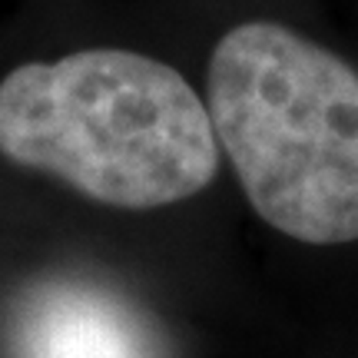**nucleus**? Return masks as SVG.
<instances>
[{
	"label": "nucleus",
	"mask_w": 358,
	"mask_h": 358,
	"mask_svg": "<svg viewBox=\"0 0 358 358\" xmlns=\"http://www.w3.org/2000/svg\"><path fill=\"white\" fill-rule=\"evenodd\" d=\"M206 100L163 60L116 47L24 64L0 80V156L113 209H159L219 173Z\"/></svg>",
	"instance_id": "f257e3e1"
},
{
	"label": "nucleus",
	"mask_w": 358,
	"mask_h": 358,
	"mask_svg": "<svg viewBox=\"0 0 358 358\" xmlns=\"http://www.w3.org/2000/svg\"><path fill=\"white\" fill-rule=\"evenodd\" d=\"M13 358H163L153 322L93 282H47L27 292L10 325Z\"/></svg>",
	"instance_id": "7ed1b4c3"
},
{
	"label": "nucleus",
	"mask_w": 358,
	"mask_h": 358,
	"mask_svg": "<svg viewBox=\"0 0 358 358\" xmlns=\"http://www.w3.org/2000/svg\"><path fill=\"white\" fill-rule=\"evenodd\" d=\"M219 150L249 206L308 245L358 239V70L272 20L232 27L209 57Z\"/></svg>",
	"instance_id": "f03ea898"
}]
</instances>
